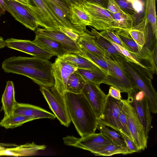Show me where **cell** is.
I'll use <instances>...</instances> for the list:
<instances>
[{
    "mask_svg": "<svg viewBox=\"0 0 157 157\" xmlns=\"http://www.w3.org/2000/svg\"><path fill=\"white\" fill-rule=\"evenodd\" d=\"M52 63L47 60L35 57H11L2 64L4 72L26 76L40 86H54Z\"/></svg>",
    "mask_w": 157,
    "mask_h": 157,
    "instance_id": "obj_1",
    "label": "cell"
},
{
    "mask_svg": "<svg viewBox=\"0 0 157 157\" xmlns=\"http://www.w3.org/2000/svg\"><path fill=\"white\" fill-rule=\"evenodd\" d=\"M65 97L69 117L79 135L83 137L95 133L98 117L84 94L67 91Z\"/></svg>",
    "mask_w": 157,
    "mask_h": 157,
    "instance_id": "obj_2",
    "label": "cell"
},
{
    "mask_svg": "<svg viewBox=\"0 0 157 157\" xmlns=\"http://www.w3.org/2000/svg\"><path fill=\"white\" fill-rule=\"evenodd\" d=\"M112 56L134 83L136 87L144 93L151 112L156 113L157 93L152 85V76L150 73L123 56L117 55Z\"/></svg>",
    "mask_w": 157,
    "mask_h": 157,
    "instance_id": "obj_3",
    "label": "cell"
},
{
    "mask_svg": "<svg viewBox=\"0 0 157 157\" xmlns=\"http://www.w3.org/2000/svg\"><path fill=\"white\" fill-rule=\"evenodd\" d=\"M80 4L90 18V26L100 31H115L119 29L110 12L107 9L88 1H83Z\"/></svg>",
    "mask_w": 157,
    "mask_h": 157,
    "instance_id": "obj_4",
    "label": "cell"
},
{
    "mask_svg": "<svg viewBox=\"0 0 157 157\" xmlns=\"http://www.w3.org/2000/svg\"><path fill=\"white\" fill-rule=\"evenodd\" d=\"M128 94L126 100L135 111L143 126L146 138L152 126V116L146 97L144 93L138 88H134Z\"/></svg>",
    "mask_w": 157,
    "mask_h": 157,
    "instance_id": "obj_5",
    "label": "cell"
},
{
    "mask_svg": "<svg viewBox=\"0 0 157 157\" xmlns=\"http://www.w3.org/2000/svg\"><path fill=\"white\" fill-rule=\"evenodd\" d=\"M40 90L61 124L68 127L71 121L67 112L65 95L60 94L54 86H40Z\"/></svg>",
    "mask_w": 157,
    "mask_h": 157,
    "instance_id": "obj_6",
    "label": "cell"
},
{
    "mask_svg": "<svg viewBox=\"0 0 157 157\" xmlns=\"http://www.w3.org/2000/svg\"><path fill=\"white\" fill-rule=\"evenodd\" d=\"M63 139L65 145L87 150L92 153L108 145L117 143L103 132H100L98 133H95L80 138L68 136Z\"/></svg>",
    "mask_w": 157,
    "mask_h": 157,
    "instance_id": "obj_7",
    "label": "cell"
},
{
    "mask_svg": "<svg viewBox=\"0 0 157 157\" xmlns=\"http://www.w3.org/2000/svg\"><path fill=\"white\" fill-rule=\"evenodd\" d=\"M28 6L38 21L39 26L52 30H59V26H64L45 0H28Z\"/></svg>",
    "mask_w": 157,
    "mask_h": 157,
    "instance_id": "obj_8",
    "label": "cell"
},
{
    "mask_svg": "<svg viewBox=\"0 0 157 157\" xmlns=\"http://www.w3.org/2000/svg\"><path fill=\"white\" fill-rule=\"evenodd\" d=\"M104 59L112 70L114 76V78H112L108 75L104 84L118 89L121 92L127 94L136 87L112 56L106 57Z\"/></svg>",
    "mask_w": 157,
    "mask_h": 157,
    "instance_id": "obj_9",
    "label": "cell"
},
{
    "mask_svg": "<svg viewBox=\"0 0 157 157\" xmlns=\"http://www.w3.org/2000/svg\"><path fill=\"white\" fill-rule=\"evenodd\" d=\"M122 100L128 128L133 141L140 151L144 150L147 148V139L146 137L143 126L133 109L126 100Z\"/></svg>",
    "mask_w": 157,
    "mask_h": 157,
    "instance_id": "obj_10",
    "label": "cell"
},
{
    "mask_svg": "<svg viewBox=\"0 0 157 157\" xmlns=\"http://www.w3.org/2000/svg\"><path fill=\"white\" fill-rule=\"evenodd\" d=\"M78 69L70 62L61 57H57L52 63V70L54 78V86L61 95L67 92V84L71 75Z\"/></svg>",
    "mask_w": 157,
    "mask_h": 157,
    "instance_id": "obj_11",
    "label": "cell"
},
{
    "mask_svg": "<svg viewBox=\"0 0 157 157\" xmlns=\"http://www.w3.org/2000/svg\"><path fill=\"white\" fill-rule=\"evenodd\" d=\"M107 95L101 115L98 119V122L118 132L119 115L123 106L122 99L118 100Z\"/></svg>",
    "mask_w": 157,
    "mask_h": 157,
    "instance_id": "obj_12",
    "label": "cell"
},
{
    "mask_svg": "<svg viewBox=\"0 0 157 157\" xmlns=\"http://www.w3.org/2000/svg\"><path fill=\"white\" fill-rule=\"evenodd\" d=\"M15 20L27 28L34 31L39 26L38 21L28 6L14 0H4Z\"/></svg>",
    "mask_w": 157,
    "mask_h": 157,
    "instance_id": "obj_13",
    "label": "cell"
},
{
    "mask_svg": "<svg viewBox=\"0 0 157 157\" xmlns=\"http://www.w3.org/2000/svg\"><path fill=\"white\" fill-rule=\"evenodd\" d=\"M5 41L8 48L29 54L34 57L48 60L55 56L30 40L10 38Z\"/></svg>",
    "mask_w": 157,
    "mask_h": 157,
    "instance_id": "obj_14",
    "label": "cell"
},
{
    "mask_svg": "<svg viewBox=\"0 0 157 157\" xmlns=\"http://www.w3.org/2000/svg\"><path fill=\"white\" fill-rule=\"evenodd\" d=\"M94 110L98 119L101 115L107 95L102 90L100 85L86 82L82 92Z\"/></svg>",
    "mask_w": 157,
    "mask_h": 157,
    "instance_id": "obj_15",
    "label": "cell"
},
{
    "mask_svg": "<svg viewBox=\"0 0 157 157\" xmlns=\"http://www.w3.org/2000/svg\"><path fill=\"white\" fill-rule=\"evenodd\" d=\"M36 34L52 38L62 44L71 52L77 53L81 49L77 42L69 37L60 30H52L37 28Z\"/></svg>",
    "mask_w": 157,
    "mask_h": 157,
    "instance_id": "obj_16",
    "label": "cell"
},
{
    "mask_svg": "<svg viewBox=\"0 0 157 157\" xmlns=\"http://www.w3.org/2000/svg\"><path fill=\"white\" fill-rule=\"evenodd\" d=\"M13 114L26 116L33 121L44 118L54 119L56 117L54 114L40 107L18 102L14 109Z\"/></svg>",
    "mask_w": 157,
    "mask_h": 157,
    "instance_id": "obj_17",
    "label": "cell"
},
{
    "mask_svg": "<svg viewBox=\"0 0 157 157\" xmlns=\"http://www.w3.org/2000/svg\"><path fill=\"white\" fill-rule=\"evenodd\" d=\"M70 19L71 24L81 34L87 29L90 20L88 16L80 4H71L69 6Z\"/></svg>",
    "mask_w": 157,
    "mask_h": 157,
    "instance_id": "obj_18",
    "label": "cell"
},
{
    "mask_svg": "<svg viewBox=\"0 0 157 157\" xmlns=\"http://www.w3.org/2000/svg\"><path fill=\"white\" fill-rule=\"evenodd\" d=\"M115 32L121 41L123 47L129 52L133 53L140 62L148 59L147 51L144 48L141 50L140 49L129 34L127 29H121Z\"/></svg>",
    "mask_w": 157,
    "mask_h": 157,
    "instance_id": "obj_19",
    "label": "cell"
},
{
    "mask_svg": "<svg viewBox=\"0 0 157 157\" xmlns=\"http://www.w3.org/2000/svg\"><path fill=\"white\" fill-rule=\"evenodd\" d=\"M32 41L42 48L57 57L71 53L62 44L48 37L36 34L35 38Z\"/></svg>",
    "mask_w": 157,
    "mask_h": 157,
    "instance_id": "obj_20",
    "label": "cell"
},
{
    "mask_svg": "<svg viewBox=\"0 0 157 157\" xmlns=\"http://www.w3.org/2000/svg\"><path fill=\"white\" fill-rule=\"evenodd\" d=\"M15 92L13 81H8L1 98L2 109L4 113V117H8L13 114L17 102L15 99Z\"/></svg>",
    "mask_w": 157,
    "mask_h": 157,
    "instance_id": "obj_21",
    "label": "cell"
},
{
    "mask_svg": "<svg viewBox=\"0 0 157 157\" xmlns=\"http://www.w3.org/2000/svg\"><path fill=\"white\" fill-rule=\"evenodd\" d=\"M77 42L80 48L104 59L106 57H109L106 52L96 43L94 36L88 30L81 35Z\"/></svg>",
    "mask_w": 157,
    "mask_h": 157,
    "instance_id": "obj_22",
    "label": "cell"
},
{
    "mask_svg": "<svg viewBox=\"0 0 157 157\" xmlns=\"http://www.w3.org/2000/svg\"><path fill=\"white\" fill-rule=\"evenodd\" d=\"M46 148L44 145H38L32 143H27L16 147L6 149L1 155L15 156H28L36 155L38 151L44 150Z\"/></svg>",
    "mask_w": 157,
    "mask_h": 157,
    "instance_id": "obj_23",
    "label": "cell"
},
{
    "mask_svg": "<svg viewBox=\"0 0 157 157\" xmlns=\"http://www.w3.org/2000/svg\"><path fill=\"white\" fill-rule=\"evenodd\" d=\"M61 57L73 64L78 68L101 70L90 60L77 53H68Z\"/></svg>",
    "mask_w": 157,
    "mask_h": 157,
    "instance_id": "obj_24",
    "label": "cell"
},
{
    "mask_svg": "<svg viewBox=\"0 0 157 157\" xmlns=\"http://www.w3.org/2000/svg\"><path fill=\"white\" fill-rule=\"evenodd\" d=\"M77 70L86 82L99 85L104 83L108 76L101 69L78 68Z\"/></svg>",
    "mask_w": 157,
    "mask_h": 157,
    "instance_id": "obj_25",
    "label": "cell"
},
{
    "mask_svg": "<svg viewBox=\"0 0 157 157\" xmlns=\"http://www.w3.org/2000/svg\"><path fill=\"white\" fill-rule=\"evenodd\" d=\"M132 153L126 145H122L117 143L108 145L93 153L95 156H110L117 154L127 155Z\"/></svg>",
    "mask_w": 157,
    "mask_h": 157,
    "instance_id": "obj_26",
    "label": "cell"
},
{
    "mask_svg": "<svg viewBox=\"0 0 157 157\" xmlns=\"http://www.w3.org/2000/svg\"><path fill=\"white\" fill-rule=\"evenodd\" d=\"M77 53L87 58L98 66L108 75L114 78L113 73L109 64L102 57L81 48Z\"/></svg>",
    "mask_w": 157,
    "mask_h": 157,
    "instance_id": "obj_27",
    "label": "cell"
},
{
    "mask_svg": "<svg viewBox=\"0 0 157 157\" xmlns=\"http://www.w3.org/2000/svg\"><path fill=\"white\" fill-rule=\"evenodd\" d=\"M86 82L77 70L71 75L68 79L67 91L75 94L81 93Z\"/></svg>",
    "mask_w": 157,
    "mask_h": 157,
    "instance_id": "obj_28",
    "label": "cell"
},
{
    "mask_svg": "<svg viewBox=\"0 0 157 157\" xmlns=\"http://www.w3.org/2000/svg\"><path fill=\"white\" fill-rule=\"evenodd\" d=\"M156 0H146L144 18L151 25L153 33L157 38Z\"/></svg>",
    "mask_w": 157,
    "mask_h": 157,
    "instance_id": "obj_29",
    "label": "cell"
},
{
    "mask_svg": "<svg viewBox=\"0 0 157 157\" xmlns=\"http://www.w3.org/2000/svg\"><path fill=\"white\" fill-rule=\"evenodd\" d=\"M90 33L94 36L96 43L106 52L109 57L112 55H117L124 57L109 41L103 37L96 29H92Z\"/></svg>",
    "mask_w": 157,
    "mask_h": 157,
    "instance_id": "obj_30",
    "label": "cell"
},
{
    "mask_svg": "<svg viewBox=\"0 0 157 157\" xmlns=\"http://www.w3.org/2000/svg\"><path fill=\"white\" fill-rule=\"evenodd\" d=\"M33 120L25 116L13 114L8 117H4L0 122V126L6 129L13 128Z\"/></svg>",
    "mask_w": 157,
    "mask_h": 157,
    "instance_id": "obj_31",
    "label": "cell"
},
{
    "mask_svg": "<svg viewBox=\"0 0 157 157\" xmlns=\"http://www.w3.org/2000/svg\"><path fill=\"white\" fill-rule=\"evenodd\" d=\"M127 30L140 50L150 43V37L141 29L134 26Z\"/></svg>",
    "mask_w": 157,
    "mask_h": 157,
    "instance_id": "obj_32",
    "label": "cell"
},
{
    "mask_svg": "<svg viewBox=\"0 0 157 157\" xmlns=\"http://www.w3.org/2000/svg\"><path fill=\"white\" fill-rule=\"evenodd\" d=\"M51 11L60 21L65 27L73 29L80 33L76 28L71 24L69 17L55 3L51 0H45Z\"/></svg>",
    "mask_w": 157,
    "mask_h": 157,
    "instance_id": "obj_33",
    "label": "cell"
},
{
    "mask_svg": "<svg viewBox=\"0 0 157 157\" xmlns=\"http://www.w3.org/2000/svg\"><path fill=\"white\" fill-rule=\"evenodd\" d=\"M119 29H129L133 27L132 16L124 12L112 13L110 12Z\"/></svg>",
    "mask_w": 157,
    "mask_h": 157,
    "instance_id": "obj_34",
    "label": "cell"
},
{
    "mask_svg": "<svg viewBox=\"0 0 157 157\" xmlns=\"http://www.w3.org/2000/svg\"><path fill=\"white\" fill-rule=\"evenodd\" d=\"M97 129L100 132H103L106 133L113 140L117 143L122 145H126L124 140L119 132L114 130L109 129L106 126L99 122L97 124Z\"/></svg>",
    "mask_w": 157,
    "mask_h": 157,
    "instance_id": "obj_35",
    "label": "cell"
},
{
    "mask_svg": "<svg viewBox=\"0 0 157 157\" xmlns=\"http://www.w3.org/2000/svg\"><path fill=\"white\" fill-rule=\"evenodd\" d=\"M118 127L119 132L123 133L133 140L128 128L126 116L124 107V104L119 115Z\"/></svg>",
    "mask_w": 157,
    "mask_h": 157,
    "instance_id": "obj_36",
    "label": "cell"
},
{
    "mask_svg": "<svg viewBox=\"0 0 157 157\" xmlns=\"http://www.w3.org/2000/svg\"><path fill=\"white\" fill-rule=\"evenodd\" d=\"M121 10L124 13L133 16L136 11L132 4L127 0H114Z\"/></svg>",
    "mask_w": 157,
    "mask_h": 157,
    "instance_id": "obj_37",
    "label": "cell"
},
{
    "mask_svg": "<svg viewBox=\"0 0 157 157\" xmlns=\"http://www.w3.org/2000/svg\"><path fill=\"white\" fill-rule=\"evenodd\" d=\"M59 28V30L62 32L71 39L77 42L81 35L82 34L72 29L62 26H60Z\"/></svg>",
    "mask_w": 157,
    "mask_h": 157,
    "instance_id": "obj_38",
    "label": "cell"
},
{
    "mask_svg": "<svg viewBox=\"0 0 157 157\" xmlns=\"http://www.w3.org/2000/svg\"><path fill=\"white\" fill-rule=\"evenodd\" d=\"M124 140L128 149L132 153L138 152L140 151L137 146L130 138L122 132H120Z\"/></svg>",
    "mask_w": 157,
    "mask_h": 157,
    "instance_id": "obj_39",
    "label": "cell"
},
{
    "mask_svg": "<svg viewBox=\"0 0 157 157\" xmlns=\"http://www.w3.org/2000/svg\"><path fill=\"white\" fill-rule=\"evenodd\" d=\"M107 9L112 13L124 12L114 0H108Z\"/></svg>",
    "mask_w": 157,
    "mask_h": 157,
    "instance_id": "obj_40",
    "label": "cell"
},
{
    "mask_svg": "<svg viewBox=\"0 0 157 157\" xmlns=\"http://www.w3.org/2000/svg\"><path fill=\"white\" fill-rule=\"evenodd\" d=\"M62 10L70 18L69 5L63 0H51Z\"/></svg>",
    "mask_w": 157,
    "mask_h": 157,
    "instance_id": "obj_41",
    "label": "cell"
},
{
    "mask_svg": "<svg viewBox=\"0 0 157 157\" xmlns=\"http://www.w3.org/2000/svg\"><path fill=\"white\" fill-rule=\"evenodd\" d=\"M121 92L118 89L113 86H111L109 88V93L107 95L116 99L121 100L122 99Z\"/></svg>",
    "mask_w": 157,
    "mask_h": 157,
    "instance_id": "obj_42",
    "label": "cell"
},
{
    "mask_svg": "<svg viewBox=\"0 0 157 157\" xmlns=\"http://www.w3.org/2000/svg\"><path fill=\"white\" fill-rule=\"evenodd\" d=\"M105 30V31L108 35L112 40L117 44L123 47V45L121 41L115 31L108 30Z\"/></svg>",
    "mask_w": 157,
    "mask_h": 157,
    "instance_id": "obj_43",
    "label": "cell"
},
{
    "mask_svg": "<svg viewBox=\"0 0 157 157\" xmlns=\"http://www.w3.org/2000/svg\"><path fill=\"white\" fill-rule=\"evenodd\" d=\"M84 1H88L94 2L99 5L102 7H106L107 5L108 0H82Z\"/></svg>",
    "mask_w": 157,
    "mask_h": 157,
    "instance_id": "obj_44",
    "label": "cell"
},
{
    "mask_svg": "<svg viewBox=\"0 0 157 157\" xmlns=\"http://www.w3.org/2000/svg\"><path fill=\"white\" fill-rule=\"evenodd\" d=\"M69 6L71 4H76L82 2V0H63Z\"/></svg>",
    "mask_w": 157,
    "mask_h": 157,
    "instance_id": "obj_45",
    "label": "cell"
},
{
    "mask_svg": "<svg viewBox=\"0 0 157 157\" xmlns=\"http://www.w3.org/2000/svg\"><path fill=\"white\" fill-rule=\"evenodd\" d=\"M0 4L2 7L5 10L8 11L10 14L11 12L9 8L5 2L4 0H0Z\"/></svg>",
    "mask_w": 157,
    "mask_h": 157,
    "instance_id": "obj_46",
    "label": "cell"
},
{
    "mask_svg": "<svg viewBox=\"0 0 157 157\" xmlns=\"http://www.w3.org/2000/svg\"><path fill=\"white\" fill-rule=\"evenodd\" d=\"M6 46V44L5 40H4L2 37L0 36V49Z\"/></svg>",
    "mask_w": 157,
    "mask_h": 157,
    "instance_id": "obj_47",
    "label": "cell"
},
{
    "mask_svg": "<svg viewBox=\"0 0 157 157\" xmlns=\"http://www.w3.org/2000/svg\"><path fill=\"white\" fill-rule=\"evenodd\" d=\"M6 10L2 7L0 4V16L4 14Z\"/></svg>",
    "mask_w": 157,
    "mask_h": 157,
    "instance_id": "obj_48",
    "label": "cell"
},
{
    "mask_svg": "<svg viewBox=\"0 0 157 157\" xmlns=\"http://www.w3.org/2000/svg\"><path fill=\"white\" fill-rule=\"evenodd\" d=\"M6 149L5 148L0 144V155L1 153Z\"/></svg>",
    "mask_w": 157,
    "mask_h": 157,
    "instance_id": "obj_49",
    "label": "cell"
},
{
    "mask_svg": "<svg viewBox=\"0 0 157 157\" xmlns=\"http://www.w3.org/2000/svg\"><path fill=\"white\" fill-rule=\"evenodd\" d=\"M14 0L17 1L20 3L23 4L24 5H28L26 3H25V2H24L22 0Z\"/></svg>",
    "mask_w": 157,
    "mask_h": 157,
    "instance_id": "obj_50",
    "label": "cell"
},
{
    "mask_svg": "<svg viewBox=\"0 0 157 157\" xmlns=\"http://www.w3.org/2000/svg\"><path fill=\"white\" fill-rule=\"evenodd\" d=\"M128 2H130L132 4L134 2H135V1H136L137 0H127Z\"/></svg>",
    "mask_w": 157,
    "mask_h": 157,
    "instance_id": "obj_51",
    "label": "cell"
},
{
    "mask_svg": "<svg viewBox=\"0 0 157 157\" xmlns=\"http://www.w3.org/2000/svg\"><path fill=\"white\" fill-rule=\"evenodd\" d=\"M28 5V0H22Z\"/></svg>",
    "mask_w": 157,
    "mask_h": 157,
    "instance_id": "obj_52",
    "label": "cell"
}]
</instances>
